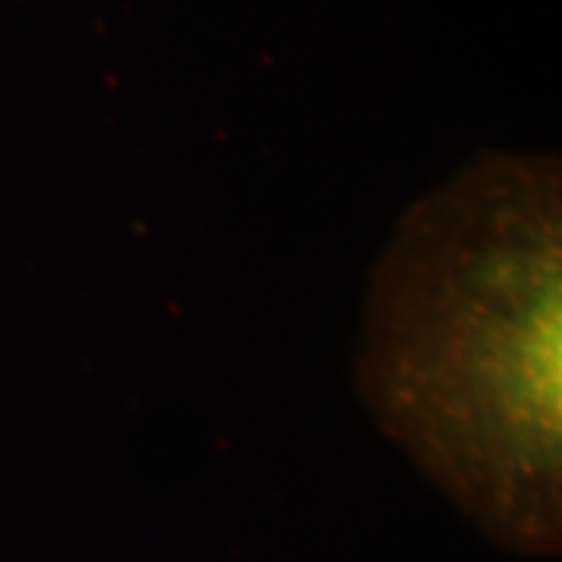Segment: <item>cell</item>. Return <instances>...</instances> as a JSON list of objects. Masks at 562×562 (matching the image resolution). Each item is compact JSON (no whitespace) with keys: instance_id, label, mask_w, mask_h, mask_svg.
<instances>
[{"instance_id":"cell-1","label":"cell","mask_w":562,"mask_h":562,"mask_svg":"<svg viewBox=\"0 0 562 562\" xmlns=\"http://www.w3.org/2000/svg\"><path fill=\"white\" fill-rule=\"evenodd\" d=\"M353 369L375 425L487 541L560 557V157L484 150L403 213Z\"/></svg>"}]
</instances>
